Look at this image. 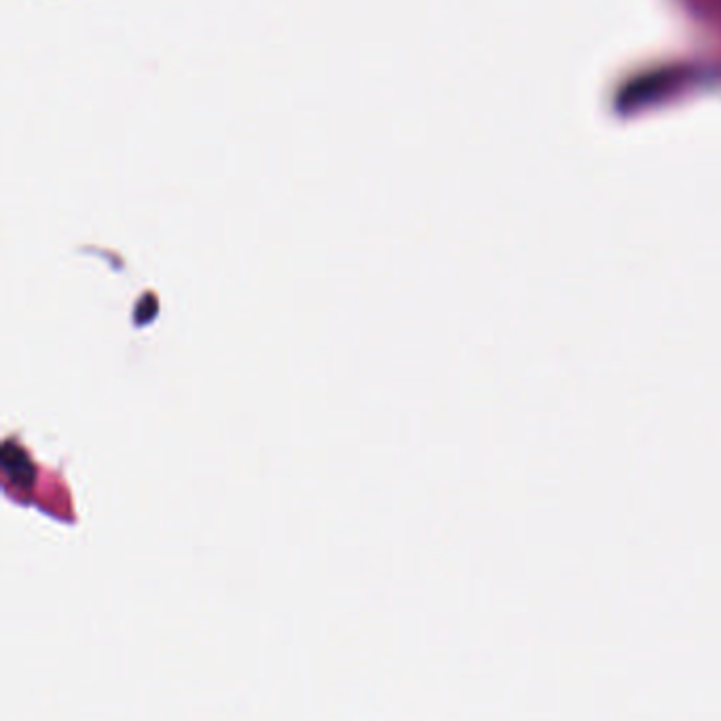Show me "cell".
I'll return each mask as SVG.
<instances>
[{
    "instance_id": "obj_1",
    "label": "cell",
    "mask_w": 721,
    "mask_h": 721,
    "mask_svg": "<svg viewBox=\"0 0 721 721\" xmlns=\"http://www.w3.org/2000/svg\"><path fill=\"white\" fill-rule=\"evenodd\" d=\"M3 466H5L7 474L15 480V483H20L22 487H28L32 483V478H34L32 464L28 461L26 453H22L20 449H13L11 442H7V445H5Z\"/></svg>"
}]
</instances>
